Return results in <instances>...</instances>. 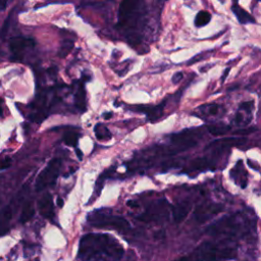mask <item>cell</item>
<instances>
[{"mask_svg":"<svg viewBox=\"0 0 261 261\" xmlns=\"http://www.w3.org/2000/svg\"><path fill=\"white\" fill-rule=\"evenodd\" d=\"M11 163H12V161L9 156L0 155V170L9 168L11 166Z\"/></svg>","mask_w":261,"mask_h":261,"instance_id":"cell-27","label":"cell"},{"mask_svg":"<svg viewBox=\"0 0 261 261\" xmlns=\"http://www.w3.org/2000/svg\"><path fill=\"white\" fill-rule=\"evenodd\" d=\"M61 166H62V161L59 158H53L37 176L36 185H35L36 190L43 191L47 187L53 185L60 173Z\"/></svg>","mask_w":261,"mask_h":261,"instance_id":"cell-7","label":"cell"},{"mask_svg":"<svg viewBox=\"0 0 261 261\" xmlns=\"http://www.w3.org/2000/svg\"><path fill=\"white\" fill-rule=\"evenodd\" d=\"M88 221L93 226L97 227H111L119 230H124L129 227V223L125 218L101 212H94L90 214Z\"/></svg>","mask_w":261,"mask_h":261,"instance_id":"cell-6","label":"cell"},{"mask_svg":"<svg viewBox=\"0 0 261 261\" xmlns=\"http://www.w3.org/2000/svg\"><path fill=\"white\" fill-rule=\"evenodd\" d=\"M222 210H223V205L221 203L205 202L198 205L195 208L194 216L198 222L203 223L211 219L213 216L217 215L218 213H220Z\"/></svg>","mask_w":261,"mask_h":261,"instance_id":"cell-10","label":"cell"},{"mask_svg":"<svg viewBox=\"0 0 261 261\" xmlns=\"http://www.w3.org/2000/svg\"><path fill=\"white\" fill-rule=\"evenodd\" d=\"M123 255V248L111 236L104 233L85 234L79 246L77 257L90 261L99 256H105L108 261H117Z\"/></svg>","mask_w":261,"mask_h":261,"instance_id":"cell-1","label":"cell"},{"mask_svg":"<svg viewBox=\"0 0 261 261\" xmlns=\"http://www.w3.org/2000/svg\"><path fill=\"white\" fill-rule=\"evenodd\" d=\"M74 104H75L76 108L80 109L81 111H85L87 109V107H86V91H85L83 84H81L75 91Z\"/></svg>","mask_w":261,"mask_h":261,"instance_id":"cell-20","label":"cell"},{"mask_svg":"<svg viewBox=\"0 0 261 261\" xmlns=\"http://www.w3.org/2000/svg\"><path fill=\"white\" fill-rule=\"evenodd\" d=\"M253 110H254L253 100L242 102L239 105L238 110L231 119V124L237 125L239 127L247 126L253 118Z\"/></svg>","mask_w":261,"mask_h":261,"instance_id":"cell-11","label":"cell"},{"mask_svg":"<svg viewBox=\"0 0 261 261\" xmlns=\"http://www.w3.org/2000/svg\"><path fill=\"white\" fill-rule=\"evenodd\" d=\"M140 1H122L118 8V27L126 32L127 40L132 45H138L141 42V36L137 30L143 15V8Z\"/></svg>","mask_w":261,"mask_h":261,"instance_id":"cell-2","label":"cell"},{"mask_svg":"<svg viewBox=\"0 0 261 261\" xmlns=\"http://www.w3.org/2000/svg\"><path fill=\"white\" fill-rule=\"evenodd\" d=\"M0 102H1V99H0Z\"/></svg>","mask_w":261,"mask_h":261,"instance_id":"cell-33","label":"cell"},{"mask_svg":"<svg viewBox=\"0 0 261 261\" xmlns=\"http://www.w3.org/2000/svg\"><path fill=\"white\" fill-rule=\"evenodd\" d=\"M214 164L215 163L212 160H210L208 157L201 156V157H197V158L191 160L188 163V166L185 169V171L187 173H191V172L198 173V172L205 171V170H212V169H215Z\"/></svg>","mask_w":261,"mask_h":261,"instance_id":"cell-12","label":"cell"},{"mask_svg":"<svg viewBox=\"0 0 261 261\" xmlns=\"http://www.w3.org/2000/svg\"><path fill=\"white\" fill-rule=\"evenodd\" d=\"M182 77H184V73H182L181 71H177V72H175V73L172 75L171 81H172L173 84H177L178 82H180V81L182 80Z\"/></svg>","mask_w":261,"mask_h":261,"instance_id":"cell-28","label":"cell"},{"mask_svg":"<svg viewBox=\"0 0 261 261\" xmlns=\"http://www.w3.org/2000/svg\"><path fill=\"white\" fill-rule=\"evenodd\" d=\"M231 10H232L233 14L236 15V17L238 18L239 22H241L243 24L255 22V19L253 18V16L248 11L243 9L238 3H233L231 5Z\"/></svg>","mask_w":261,"mask_h":261,"instance_id":"cell-17","label":"cell"},{"mask_svg":"<svg viewBox=\"0 0 261 261\" xmlns=\"http://www.w3.org/2000/svg\"><path fill=\"white\" fill-rule=\"evenodd\" d=\"M12 216L11 206H6L0 213V233H5L8 230L9 222Z\"/></svg>","mask_w":261,"mask_h":261,"instance_id":"cell-19","label":"cell"},{"mask_svg":"<svg viewBox=\"0 0 261 261\" xmlns=\"http://www.w3.org/2000/svg\"><path fill=\"white\" fill-rule=\"evenodd\" d=\"M225 109L222 105L217 104V103H209V104H204L200 105L197 110L195 115L200 116V117H210V116H218L222 115L224 113Z\"/></svg>","mask_w":261,"mask_h":261,"instance_id":"cell-14","label":"cell"},{"mask_svg":"<svg viewBox=\"0 0 261 261\" xmlns=\"http://www.w3.org/2000/svg\"><path fill=\"white\" fill-rule=\"evenodd\" d=\"M38 210L45 218H52L54 216V205L52 196L49 193L43 195L38 202Z\"/></svg>","mask_w":261,"mask_h":261,"instance_id":"cell-15","label":"cell"},{"mask_svg":"<svg viewBox=\"0 0 261 261\" xmlns=\"http://www.w3.org/2000/svg\"><path fill=\"white\" fill-rule=\"evenodd\" d=\"M189 256L192 261H220L233 259L237 256V250L232 247L205 242L198 246Z\"/></svg>","mask_w":261,"mask_h":261,"instance_id":"cell-4","label":"cell"},{"mask_svg":"<svg viewBox=\"0 0 261 261\" xmlns=\"http://www.w3.org/2000/svg\"><path fill=\"white\" fill-rule=\"evenodd\" d=\"M253 221L243 212L224 216L210 224L206 232L212 237H240L247 233L252 227Z\"/></svg>","mask_w":261,"mask_h":261,"instance_id":"cell-3","label":"cell"},{"mask_svg":"<svg viewBox=\"0 0 261 261\" xmlns=\"http://www.w3.org/2000/svg\"><path fill=\"white\" fill-rule=\"evenodd\" d=\"M173 261H192V259L190 258L189 255H187V256H182V257L176 258V259H174Z\"/></svg>","mask_w":261,"mask_h":261,"instance_id":"cell-29","label":"cell"},{"mask_svg":"<svg viewBox=\"0 0 261 261\" xmlns=\"http://www.w3.org/2000/svg\"><path fill=\"white\" fill-rule=\"evenodd\" d=\"M229 177L241 189H245L248 185V172L244 166L243 160H239L237 164L230 169Z\"/></svg>","mask_w":261,"mask_h":261,"instance_id":"cell-13","label":"cell"},{"mask_svg":"<svg viewBox=\"0 0 261 261\" xmlns=\"http://www.w3.org/2000/svg\"><path fill=\"white\" fill-rule=\"evenodd\" d=\"M201 128H186L170 137V147L177 154L197 146L202 132Z\"/></svg>","mask_w":261,"mask_h":261,"instance_id":"cell-5","label":"cell"},{"mask_svg":"<svg viewBox=\"0 0 261 261\" xmlns=\"http://www.w3.org/2000/svg\"><path fill=\"white\" fill-rule=\"evenodd\" d=\"M63 141L67 146L76 147V144L79 141V136L74 132H67L63 137Z\"/></svg>","mask_w":261,"mask_h":261,"instance_id":"cell-25","label":"cell"},{"mask_svg":"<svg viewBox=\"0 0 261 261\" xmlns=\"http://www.w3.org/2000/svg\"><path fill=\"white\" fill-rule=\"evenodd\" d=\"M35 214V207L32 201H27L21 209V213H20V222L21 223H25L28 221H30L32 219V217Z\"/></svg>","mask_w":261,"mask_h":261,"instance_id":"cell-22","label":"cell"},{"mask_svg":"<svg viewBox=\"0 0 261 261\" xmlns=\"http://www.w3.org/2000/svg\"><path fill=\"white\" fill-rule=\"evenodd\" d=\"M164 105H165V102H162L161 104L156 105V106L142 107L141 110L146 112L147 117H148V120H150V121H156V120H158V119L162 116Z\"/></svg>","mask_w":261,"mask_h":261,"instance_id":"cell-18","label":"cell"},{"mask_svg":"<svg viewBox=\"0 0 261 261\" xmlns=\"http://www.w3.org/2000/svg\"><path fill=\"white\" fill-rule=\"evenodd\" d=\"M210 20H211V14L207 10H201L197 13L194 23H195V27L201 28L209 23Z\"/></svg>","mask_w":261,"mask_h":261,"instance_id":"cell-24","label":"cell"},{"mask_svg":"<svg viewBox=\"0 0 261 261\" xmlns=\"http://www.w3.org/2000/svg\"><path fill=\"white\" fill-rule=\"evenodd\" d=\"M168 202L164 199L158 201L154 205H152L146 212L138 216V219L144 222L151 221H159L167 217L168 215Z\"/></svg>","mask_w":261,"mask_h":261,"instance_id":"cell-8","label":"cell"},{"mask_svg":"<svg viewBox=\"0 0 261 261\" xmlns=\"http://www.w3.org/2000/svg\"><path fill=\"white\" fill-rule=\"evenodd\" d=\"M72 47H73V42L72 41H70V40L63 41L62 45L60 46V49H59V52H58V56L59 57H65L71 51Z\"/></svg>","mask_w":261,"mask_h":261,"instance_id":"cell-26","label":"cell"},{"mask_svg":"<svg viewBox=\"0 0 261 261\" xmlns=\"http://www.w3.org/2000/svg\"><path fill=\"white\" fill-rule=\"evenodd\" d=\"M95 136L99 141H107L111 139V133L109 129L102 123H97L94 127Z\"/></svg>","mask_w":261,"mask_h":261,"instance_id":"cell-23","label":"cell"},{"mask_svg":"<svg viewBox=\"0 0 261 261\" xmlns=\"http://www.w3.org/2000/svg\"><path fill=\"white\" fill-rule=\"evenodd\" d=\"M76 154H79V155H77V156H79V158H80V159H82V157H83V156H82V152H81L79 149L76 150Z\"/></svg>","mask_w":261,"mask_h":261,"instance_id":"cell-32","label":"cell"},{"mask_svg":"<svg viewBox=\"0 0 261 261\" xmlns=\"http://www.w3.org/2000/svg\"><path fill=\"white\" fill-rule=\"evenodd\" d=\"M6 5H7V1H1L0 0V10H3V9H5V7H6Z\"/></svg>","mask_w":261,"mask_h":261,"instance_id":"cell-30","label":"cell"},{"mask_svg":"<svg viewBox=\"0 0 261 261\" xmlns=\"http://www.w3.org/2000/svg\"><path fill=\"white\" fill-rule=\"evenodd\" d=\"M111 114H112L111 112H110V113H106V114L104 115V118H105V119H108L109 117H111Z\"/></svg>","mask_w":261,"mask_h":261,"instance_id":"cell-31","label":"cell"},{"mask_svg":"<svg viewBox=\"0 0 261 261\" xmlns=\"http://www.w3.org/2000/svg\"><path fill=\"white\" fill-rule=\"evenodd\" d=\"M207 129L210 134H212L213 136H223L226 133L229 132L230 129V125L225 124L223 122H216V123H211L207 125Z\"/></svg>","mask_w":261,"mask_h":261,"instance_id":"cell-21","label":"cell"},{"mask_svg":"<svg viewBox=\"0 0 261 261\" xmlns=\"http://www.w3.org/2000/svg\"><path fill=\"white\" fill-rule=\"evenodd\" d=\"M35 41L31 38L16 36L10 39L9 41V49L12 54V60L18 61L22 59L25 51L35 46Z\"/></svg>","mask_w":261,"mask_h":261,"instance_id":"cell-9","label":"cell"},{"mask_svg":"<svg viewBox=\"0 0 261 261\" xmlns=\"http://www.w3.org/2000/svg\"><path fill=\"white\" fill-rule=\"evenodd\" d=\"M191 210V203L189 201H181L171 207L172 217L175 223H180L189 214Z\"/></svg>","mask_w":261,"mask_h":261,"instance_id":"cell-16","label":"cell"}]
</instances>
